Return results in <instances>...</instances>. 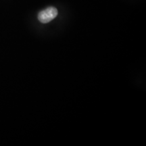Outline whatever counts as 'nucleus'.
<instances>
[{
    "label": "nucleus",
    "instance_id": "nucleus-1",
    "mask_svg": "<svg viewBox=\"0 0 146 146\" xmlns=\"http://www.w3.org/2000/svg\"><path fill=\"white\" fill-rule=\"evenodd\" d=\"M58 16V10L54 7H49L41 11L38 14V19L41 23H50Z\"/></svg>",
    "mask_w": 146,
    "mask_h": 146
}]
</instances>
